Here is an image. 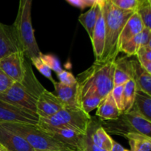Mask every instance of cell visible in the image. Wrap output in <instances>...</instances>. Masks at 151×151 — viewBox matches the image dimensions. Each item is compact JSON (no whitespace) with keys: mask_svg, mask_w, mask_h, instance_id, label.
Returning a JSON list of instances; mask_svg holds the SVG:
<instances>
[{"mask_svg":"<svg viewBox=\"0 0 151 151\" xmlns=\"http://www.w3.org/2000/svg\"><path fill=\"white\" fill-rule=\"evenodd\" d=\"M115 60L94 61V63L77 76L78 105L81 99L88 95L104 98L114 88Z\"/></svg>","mask_w":151,"mask_h":151,"instance_id":"cell-1","label":"cell"},{"mask_svg":"<svg viewBox=\"0 0 151 151\" xmlns=\"http://www.w3.org/2000/svg\"><path fill=\"white\" fill-rule=\"evenodd\" d=\"M44 89L45 88L35 76L31 65L28 63L23 81L13 83L7 91L0 94V100L37 116V99Z\"/></svg>","mask_w":151,"mask_h":151,"instance_id":"cell-2","label":"cell"},{"mask_svg":"<svg viewBox=\"0 0 151 151\" xmlns=\"http://www.w3.org/2000/svg\"><path fill=\"white\" fill-rule=\"evenodd\" d=\"M106 25V41L100 61L116 60L119 55L118 41L124 25L135 11L124 10L114 5L109 0L102 8Z\"/></svg>","mask_w":151,"mask_h":151,"instance_id":"cell-3","label":"cell"},{"mask_svg":"<svg viewBox=\"0 0 151 151\" xmlns=\"http://www.w3.org/2000/svg\"><path fill=\"white\" fill-rule=\"evenodd\" d=\"M32 0H19L17 16L12 24L25 56L29 60L40 57L41 52L37 44L32 24Z\"/></svg>","mask_w":151,"mask_h":151,"instance_id":"cell-4","label":"cell"},{"mask_svg":"<svg viewBox=\"0 0 151 151\" xmlns=\"http://www.w3.org/2000/svg\"><path fill=\"white\" fill-rule=\"evenodd\" d=\"M0 125L24 139L35 151H75L55 139L38 125L3 123Z\"/></svg>","mask_w":151,"mask_h":151,"instance_id":"cell-5","label":"cell"},{"mask_svg":"<svg viewBox=\"0 0 151 151\" xmlns=\"http://www.w3.org/2000/svg\"><path fill=\"white\" fill-rule=\"evenodd\" d=\"M92 119L81 108L65 106L50 117L38 118L37 125L41 128H66L86 134Z\"/></svg>","mask_w":151,"mask_h":151,"instance_id":"cell-6","label":"cell"},{"mask_svg":"<svg viewBox=\"0 0 151 151\" xmlns=\"http://www.w3.org/2000/svg\"><path fill=\"white\" fill-rule=\"evenodd\" d=\"M25 57L22 51L11 53L0 59V69L13 82H22L26 75L29 63Z\"/></svg>","mask_w":151,"mask_h":151,"instance_id":"cell-7","label":"cell"},{"mask_svg":"<svg viewBox=\"0 0 151 151\" xmlns=\"http://www.w3.org/2000/svg\"><path fill=\"white\" fill-rule=\"evenodd\" d=\"M41 128V127H40ZM59 142L68 146L75 151H85L86 134L71 129L55 128H41Z\"/></svg>","mask_w":151,"mask_h":151,"instance_id":"cell-8","label":"cell"},{"mask_svg":"<svg viewBox=\"0 0 151 151\" xmlns=\"http://www.w3.org/2000/svg\"><path fill=\"white\" fill-rule=\"evenodd\" d=\"M38 116L0 100V124L19 123L37 125Z\"/></svg>","mask_w":151,"mask_h":151,"instance_id":"cell-9","label":"cell"},{"mask_svg":"<svg viewBox=\"0 0 151 151\" xmlns=\"http://www.w3.org/2000/svg\"><path fill=\"white\" fill-rule=\"evenodd\" d=\"M63 107L64 106L57 96L45 88L37 99V116L42 119L49 118L55 114Z\"/></svg>","mask_w":151,"mask_h":151,"instance_id":"cell-10","label":"cell"},{"mask_svg":"<svg viewBox=\"0 0 151 151\" xmlns=\"http://www.w3.org/2000/svg\"><path fill=\"white\" fill-rule=\"evenodd\" d=\"M18 51L23 50L13 26L0 22V59Z\"/></svg>","mask_w":151,"mask_h":151,"instance_id":"cell-11","label":"cell"},{"mask_svg":"<svg viewBox=\"0 0 151 151\" xmlns=\"http://www.w3.org/2000/svg\"><path fill=\"white\" fill-rule=\"evenodd\" d=\"M0 143L8 151H35L18 134L0 125Z\"/></svg>","mask_w":151,"mask_h":151,"instance_id":"cell-12","label":"cell"},{"mask_svg":"<svg viewBox=\"0 0 151 151\" xmlns=\"http://www.w3.org/2000/svg\"><path fill=\"white\" fill-rule=\"evenodd\" d=\"M91 41L95 57V61H100L103 56L106 41V25L102 8L100 9L96 22Z\"/></svg>","mask_w":151,"mask_h":151,"instance_id":"cell-13","label":"cell"},{"mask_svg":"<svg viewBox=\"0 0 151 151\" xmlns=\"http://www.w3.org/2000/svg\"><path fill=\"white\" fill-rule=\"evenodd\" d=\"M87 132L89 135L91 142L94 145L103 150H111L114 140L105 131L100 123H95L92 119Z\"/></svg>","mask_w":151,"mask_h":151,"instance_id":"cell-14","label":"cell"},{"mask_svg":"<svg viewBox=\"0 0 151 151\" xmlns=\"http://www.w3.org/2000/svg\"><path fill=\"white\" fill-rule=\"evenodd\" d=\"M151 45V29L145 27L140 33L122 44L119 52H123L127 57L136 55L137 52L143 46Z\"/></svg>","mask_w":151,"mask_h":151,"instance_id":"cell-15","label":"cell"},{"mask_svg":"<svg viewBox=\"0 0 151 151\" xmlns=\"http://www.w3.org/2000/svg\"><path fill=\"white\" fill-rule=\"evenodd\" d=\"M134 80L131 59L128 57L119 58L115 60L114 72V86L125 84L130 80Z\"/></svg>","mask_w":151,"mask_h":151,"instance_id":"cell-16","label":"cell"},{"mask_svg":"<svg viewBox=\"0 0 151 151\" xmlns=\"http://www.w3.org/2000/svg\"><path fill=\"white\" fill-rule=\"evenodd\" d=\"M145 26L140 19L139 16L137 12H134L132 16L128 19L122 29L119 41H118V48H120L121 46L129 41L134 36L138 35L144 29Z\"/></svg>","mask_w":151,"mask_h":151,"instance_id":"cell-17","label":"cell"},{"mask_svg":"<svg viewBox=\"0 0 151 151\" xmlns=\"http://www.w3.org/2000/svg\"><path fill=\"white\" fill-rule=\"evenodd\" d=\"M55 93L63 105L69 107H79L78 100V84L65 86L60 82H54ZM80 108V107H79Z\"/></svg>","mask_w":151,"mask_h":151,"instance_id":"cell-18","label":"cell"},{"mask_svg":"<svg viewBox=\"0 0 151 151\" xmlns=\"http://www.w3.org/2000/svg\"><path fill=\"white\" fill-rule=\"evenodd\" d=\"M120 114V111L116 106L111 92L102 100L96 111V115L100 118V120L104 121L114 120L117 119Z\"/></svg>","mask_w":151,"mask_h":151,"instance_id":"cell-19","label":"cell"},{"mask_svg":"<svg viewBox=\"0 0 151 151\" xmlns=\"http://www.w3.org/2000/svg\"><path fill=\"white\" fill-rule=\"evenodd\" d=\"M131 64L137 89L151 95V74L148 73L139 64L137 59H131Z\"/></svg>","mask_w":151,"mask_h":151,"instance_id":"cell-20","label":"cell"},{"mask_svg":"<svg viewBox=\"0 0 151 151\" xmlns=\"http://www.w3.org/2000/svg\"><path fill=\"white\" fill-rule=\"evenodd\" d=\"M125 114L136 133L151 137V121L146 119L136 109H131Z\"/></svg>","mask_w":151,"mask_h":151,"instance_id":"cell-21","label":"cell"},{"mask_svg":"<svg viewBox=\"0 0 151 151\" xmlns=\"http://www.w3.org/2000/svg\"><path fill=\"white\" fill-rule=\"evenodd\" d=\"M100 9V6L97 3H94L88 11L81 14L78 17V21L86 29L91 40Z\"/></svg>","mask_w":151,"mask_h":151,"instance_id":"cell-22","label":"cell"},{"mask_svg":"<svg viewBox=\"0 0 151 151\" xmlns=\"http://www.w3.org/2000/svg\"><path fill=\"white\" fill-rule=\"evenodd\" d=\"M133 109L151 121V95L140 90H137Z\"/></svg>","mask_w":151,"mask_h":151,"instance_id":"cell-23","label":"cell"},{"mask_svg":"<svg viewBox=\"0 0 151 151\" xmlns=\"http://www.w3.org/2000/svg\"><path fill=\"white\" fill-rule=\"evenodd\" d=\"M125 137L128 140L131 151H150L151 150V137L139 133H130Z\"/></svg>","mask_w":151,"mask_h":151,"instance_id":"cell-24","label":"cell"},{"mask_svg":"<svg viewBox=\"0 0 151 151\" xmlns=\"http://www.w3.org/2000/svg\"><path fill=\"white\" fill-rule=\"evenodd\" d=\"M137 86L134 80H130L124 84L122 97V113H127L131 110L135 100Z\"/></svg>","mask_w":151,"mask_h":151,"instance_id":"cell-25","label":"cell"},{"mask_svg":"<svg viewBox=\"0 0 151 151\" xmlns=\"http://www.w3.org/2000/svg\"><path fill=\"white\" fill-rule=\"evenodd\" d=\"M145 27L151 29V0H140L136 10Z\"/></svg>","mask_w":151,"mask_h":151,"instance_id":"cell-26","label":"cell"},{"mask_svg":"<svg viewBox=\"0 0 151 151\" xmlns=\"http://www.w3.org/2000/svg\"><path fill=\"white\" fill-rule=\"evenodd\" d=\"M103 99L96 95H88L81 99L79 102V107L86 112L89 114L94 109H97Z\"/></svg>","mask_w":151,"mask_h":151,"instance_id":"cell-27","label":"cell"},{"mask_svg":"<svg viewBox=\"0 0 151 151\" xmlns=\"http://www.w3.org/2000/svg\"><path fill=\"white\" fill-rule=\"evenodd\" d=\"M40 58L42 60V61L51 69V71H54L56 74L59 73L63 70L59 60L57 57H55L53 55H45L41 53L40 55Z\"/></svg>","mask_w":151,"mask_h":151,"instance_id":"cell-28","label":"cell"},{"mask_svg":"<svg viewBox=\"0 0 151 151\" xmlns=\"http://www.w3.org/2000/svg\"><path fill=\"white\" fill-rule=\"evenodd\" d=\"M31 62L33 64V66H35L37 69V70L43 75L45 78H47V79H49L50 81H51V82L54 83L55 82L54 79L52 78V71L44 62L42 61V60L41 59V58H35L32 59Z\"/></svg>","mask_w":151,"mask_h":151,"instance_id":"cell-29","label":"cell"},{"mask_svg":"<svg viewBox=\"0 0 151 151\" xmlns=\"http://www.w3.org/2000/svg\"><path fill=\"white\" fill-rule=\"evenodd\" d=\"M116 7L124 10L135 11L138 7L140 0H109Z\"/></svg>","mask_w":151,"mask_h":151,"instance_id":"cell-30","label":"cell"},{"mask_svg":"<svg viewBox=\"0 0 151 151\" xmlns=\"http://www.w3.org/2000/svg\"><path fill=\"white\" fill-rule=\"evenodd\" d=\"M123 88L124 84L119 86H114L112 88L111 93L112 97H113L114 100L116 103V106L120 111L121 114L122 113V97H123Z\"/></svg>","mask_w":151,"mask_h":151,"instance_id":"cell-31","label":"cell"},{"mask_svg":"<svg viewBox=\"0 0 151 151\" xmlns=\"http://www.w3.org/2000/svg\"><path fill=\"white\" fill-rule=\"evenodd\" d=\"M58 78L60 83L65 86H74L77 84L76 78L73 75V74L70 72L66 70H62L61 72L57 74Z\"/></svg>","mask_w":151,"mask_h":151,"instance_id":"cell-32","label":"cell"},{"mask_svg":"<svg viewBox=\"0 0 151 151\" xmlns=\"http://www.w3.org/2000/svg\"><path fill=\"white\" fill-rule=\"evenodd\" d=\"M135 56H137V60H146L151 62V45L142 47Z\"/></svg>","mask_w":151,"mask_h":151,"instance_id":"cell-33","label":"cell"},{"mask_svg":"<svg viewBox=\"0 0 151 151\" xmlns=\"http://www.w3.org/2000/svg\"><path fill=\"white\" fill-rule=\"evenodd\" d=\"M13 81L9 78L0 69V94L7 91L13 83Z\"/></svg>","mask_w":151,"mask_h":151,"instance_id":"cell-34","label":"cell"},{"mask_svg":"<svg viewBox=\"0 0 151 151\" xmlns=\"http://www.w3.org/2000/svg\"><path fill=\"white\" fill-rule=\"evenodd\" d=\"M66 1L69 2L71 5L81 9V10H83L86 7H91L92 6L86 0H66Z\"/></svg>","mask_w":151,"mask_h":151,"instance_id":"cell-35","label":"cell"},{"mask_svg":"<svg viewBox=\"0 0 151 151\" xmlns=\"http://www.w3.org/2000/svg\"><path fill=\"white\" fill-rule=\"evenodd\" d=\"M85 151H106L103 150L102 149L99 148L97 146L94 145L91 141V139H90L89 135H88V132L86 134V149Z\"/></svg>","mask_w":151,"mask_h":151,"instance_id":"cell-36","label":"cell"},{"mask_svg":"<svg viewBox=\"0 0 151 151\" xmlns=\"http://www.w3.org/2000/svg\"><path fill=\"white\" fill-rule=\"evenodd\" d=\"M111 151H131L127 150L126 148L123 147V146L121 145L120 144H119L118 142H116V141H114L113 143V147Z\"/></svg>","mask_w":151,"mask_h":151,"instance_id":"cell-37","label":"cell"},{"mask_svg":"<svg viewBox=\"0 0 151 151\" xmlns=\"http://www.w3.org/2000/svg\"><path fill=\"white\" fill-rule=\"evenodd\" d=\"M107 1L108 0H97L96 3H97V4L100 6V8H103V6L105 5V4H106V1Z\"/></svg>","mask_w":151,"mask_h":151,"instance_id":"cell-38","label":"cell"},{"mask_svg":"<svg viewBox=\"0 0 151 151\" xmlns=\"http://www.w3.org/2000/svg\"><path fill=\"white\" fill-rule=\"evenodd\" d=\"M0 151H8V150L6 149L5 147H4V146L0 143Z\"/></svg>","mask_w":151,"mask_h":151,"instance_id":"cell-39","label":"cell"},{"mask_svg":"<svg viewBox=\"0 0 151 151\" xmlns=\"http://www.w3.org/2000/svg\"><path fill=\"white\" fill-rule=\"evenodd\" d=\"M86 1H88V3H90V4H91V5H93V4H94V3H96L97 0H86Z\"/></svg>","mask_w":151,"mask_h":151,"instance_id":"cell-40","label":"cell"}]
</instances>
